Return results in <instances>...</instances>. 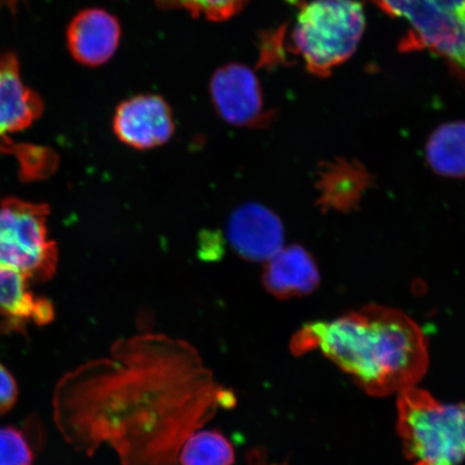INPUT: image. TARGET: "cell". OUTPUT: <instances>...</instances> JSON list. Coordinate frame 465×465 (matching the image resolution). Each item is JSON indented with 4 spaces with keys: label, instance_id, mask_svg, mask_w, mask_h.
I'll list each match as a JSON object with an SVG mask.
<instances>
[{
    "label": "cell",
    "instance_id": "52a82bcc",
    "mask_svg": "<svg viewBox=\"0 0 465 465\" xmlns=\"http://www.w3.org/2000/svg\"><path fill=\"white\" fill-rule=\"evenodd\" d=\"M114 131L132 148L149 150L170 142L174 121L170 104L159 95H138L116 108Z\"/></svg>",
    "mask_w": 465,
    "mask_h": 465
},
{
    "label": "cell",
    "instance_id": "5bb4252c",
    "mask_svg": "<svg viewBox=\"0 0 465 465\" xmlns=\"http://www.w3.org/2000/svg\"><path fill=\"white\" fill-rule=\"evenodd\" d=\"M426 159L431 170L446 178L465 177V122L441 124L430 135Z\"/></svg>",
    "mask_w": 465,
    "mask_h": 465
},
{
    "label": "cell",
    "instance_id": "ba28073f",
    "mask_svg": "<svg viewBox=\"0 0 465 465\" xmlns=\"http://www.w3.org/2000/svg\"><path fill=\"white\" fill-rule=\"evenodd\" d=\"M226 237L242 259L266 262L283 247L284 228L277 214L259 203H247L231 214Z\"/></svg>",
    "mask_w": 465,
    "mask_h": 465
},
{
    "label": "cell",
    "instance_id": "6da1fadb",
    "mask_svg": "<svg viewBox=\"0 0 465 465\" xmlns=\"http://www.w3.org/2000/svg\"><path fill=\"white\" fill-rule=\"evenodd\" d=\"M291 348L294 354L322 351L377 398L416 387L429 366L428 341L420 325L403 312L376 304L304 325Z\"/></svg>",
    "mask_w": 465,
    "mask_h": 465
},
{
    "label": "cell",
    "instance_id": "30bf717a",
    "mask_svg": "<svg viewBox=\"0 0 465 465\" xmlns=\"http://www.w3.org/2000/svg\"><path fill=\"white\" fill-rule=\"evenodd\" d=\"M44 112V102L21 79L13 54L0 55V149L9 147L8 134L27 129Z\"/></svg>",
    "mask_w": 465,
    "mask_h": 465
},
{
    "label": "cell",
    "instance_id": "2e32d148",
    "mask_svg": "<svg viewBox=\"0 0 465 465\" xmlns=\"http://www.w3.org/2000/svg\"><path fill=\"white\" fill-rule=\"evenodd\" d=\"M164 9H183L197 17L211 21H224L245 7L249 0H154Z\"/></svg>",
    "mask_w": 465,
    "mask_h": 465
},
{
    "label": "cell",
    "instance_id": "7a4b0ae2",
    "mask_svg": "<svg viewBox=\"0 0 465 465\" xmlns=\"http://www.w3.org/2000/svg\"><path fill=\"white\" fill-rule=\"evenodd\" d=\"M397 429L411 465H459L465 460V403L444 404L422 389L398 394Z\"/></svg>",
    "mask_w": 465,
    "mask_h": 465
},
{
    "label": "cell",
    "instance_id": "9a60e30c",
    "mask_svg": "<svg viewBox=\"0 0 465 465\" xmlns=\"http://www.w3.org/2000/svg\"><path fill=\"white\" fill-rule=\"evenodd\" d=\"M234 462V447L218 431L192 433L180 451L182 465H232Z\"/></svg>",
    "mask_w": 465,
    "mask_h": 465
},
{
    "label": "cell",
    "instance_id": "7c38bea8",
    "mask_svg": "<svg viewBox=\"0 0 465 465\" xmlns=\"http://www.w3.org/2000/svg\"><path fill=\"white\" fill-rule=\"evenodd\" d=\"M370 182L368 172L356 163L342 160L328 163L319 173L320 206L328 211H351L362 199Z\"/></svg>",
    "mask_w": 465,
    "mask_h": 465
},
{
    "label": "cell",
    "instance_id": "4fadbf2b",
    "mask_svg": "<svg viewBox=\"0 0 465 465\" xmlns=\"http://www.w3.org/2000/svg\"><path fill=\"white\" fill-rule=\"evenodd\" d=\"M0 312L15 322L38 325L54 319V307L27 289L26 279L16 272L0 270Z\"/></svg>",
    "mask_w": 465,
    "mask_h": 465
},
{
    "label": "cell",
    "instance_id": "8fae6325",
    "mask_svg": "<svg viewBox=\"0 0 465 465\" xmlns=\"http://www.w3.org/2000/svg\"><path fill=\"white\" fill-rule=\"evenodd\" d=\"M319 267L303 246L282 247L265 262L262 281L267 292L278 300L303 298L318 289Z\"/></svg>",
    "mask_w": 465,
    "mask_h": 465
},
{
    "label": "cell",
    "instance_id": "ac0fdd59",
    "mask_svg": "<svg viewBox=\"0 0 465 465\" xmlns=\"http://www.w3.org/2000/svg\"><path fill=\"white\" fill-rule=\"evenodd\" d=\"M19 397L15 378L0 364V416L8 412L15 405Z\"/></svg>",
    "mask_w": 465,
    "mask_h": 465
},
{
    "label": "cell",
    "instance_id": "8992f818",
    "mask_svg": "<svg viewBox=\"0 0 465 465\" xmlns=\"http://www.w3.org/2000/svg\"><path fill=\"white\" fill-rule=\"evenodd\" d=\"M209 92L217 113L229 124L259 127L271 121L257 74L242 64L231 63L218 68Z\"/></svg>",
    "mask_w": 465,
    "mask_h": 465
},
{
    "label": "cell",
    "instance_id": "9c48e42d",
    "mask_svg": "<svg viewBox=\"0 0 465 465\" xmlns=\"http://www.w3.org/2000/svg\"><path fill=\"white\" fill-rule=\"evenodd\" d=\"M121 38V26L113 15L101 9L81 11L67 29L68 49L84 65H103L114 56Z\"/></svg>",
    "mask_w": 465,
    "mask_h": 465
},
{
    "label": "cell",
    "instance_id": "277c9868",
    "mask_svg": "<svg viewBox=\"0 0 465 465\" xmlns=\"http://www.w3.org/2000/svg\"><path fill=\"white\" fill-rule=\"evenodd\" d=\"M383 13L403 19L404 52L428 50L465 74V0H371Z\"/></svg>",
    "mask_w": 465,
    "mask_h": 465
},
{
    "label": "cell",
    "instance_id": "5b68a950",
    "mask_svg": "<svg viewBox=\"0 0 465 465\" xmlns=\"http://www.w3.org/2000/svg\"><path fill=\"white\" fill-rule=\"evenodd\" d=\"M49 208L16 199L0 203V270L31 281L54 274L57 252L48 238Z\"/></svg>",
    "mask_w": 465,
    "mask_h": 465
},
{
    "label": "cell",
    "instance_id": "e0dca14e",
    "mask_svg": "<svg viewBox=\"0 0 465 465\" xmlns=\"http://www.w3.org/2000/svg\"><path fill=\"white\" fill-rule=\"evenodd\" d=\"M34 461L26 433L13 426L0 427V465H34Z\"/></svg>",
    "mask_w": 465,
    "mask_h": 465
},
{
    "label": "cell",
    "instance_id": "3957f363",
    "mask_svg": "<svg viewBox=\"0 0 465 465\" xmlns=\"http://www.w3.org/2000/svg\"><path fill=\"white\" fill-rule=\"evenodd\" d=\"M365 25L363 5L357 0H312L296 17L295 52L308 72L328 77L357 51Z\"/></svg>",
    "mask_w": 465,
    "mask_h": 465
}]
</instances>
